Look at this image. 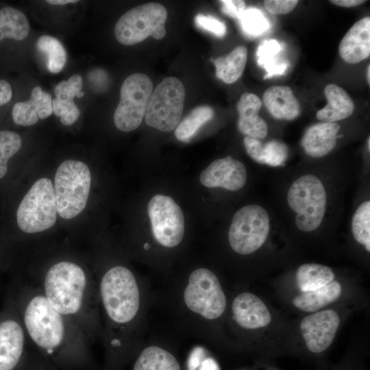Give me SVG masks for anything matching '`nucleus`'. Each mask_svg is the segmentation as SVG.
<instances>
[{"label":"nucleus","mask_w":370,"mask_h":370,"mask_svg":"<svg viewBox=\"0 0 370 370\" xmlns=\"http://www.w3.org/2000/svg\"><path fill=\"white\" fill-rule=\"evenodd\" d=\"M27 283L59 312L76 323L89 342L101 334L97 286L79 260L57 258L29 271Z\"/></svg>","instance_id":"obj_1"},{"label":"nucleus","mask_w":370,"mask_h":370,"mask_svg":"<svg viewBox=\"0 0 370 370\" xmlns=\"http://www.w3.org/2000/svg\"><path fill=\"white\" fill-rule=\"evenodd\" d=\"M28 341L62 365H82L90 343L80 328L56 310L34 286L21 283L16 306Z\"/></svg>","instance_id":"obj_2"},{"label":"nucleus","mask_w":370,"mask_h":370,"mask_svg":"<svg viewBox=\"0 0 370 370\" xmlns=\"http://www.w3.org/2000/svg\"><path fill=\"white\" fill-rule=\"evenodd\" d=\"M95 279L99 308L105 318L103 336L110 368L118 366L132 347V326L140 307V292L132 271L123 265H114Z\"/></svg>","instance_id":"obj_3"},{"label":"nucleus","mask_w":370,"mask_h":370,"mask_svg":"<svg viewBox=\"0 0 370 370\" xmlns=\"http://www.w3.org/2000/svg\"><path fill=\"white\" fill-rule=\"evenodd\" d=\"M90 186V171L86 163L63 161L56 170L53 184L59 216L71 219L79 214L86 206Z\"/></svg>","instance_id":"obj_4"},{"label":"nucleus","mask_w":370,"mask_h":370,"mask_svg":"<svg viewBox=\"0 0 370 370\" xmlns=\"http://www.w3.org/2000/svg\"><path fill=\"white\" fill-rule=\"evenodd\" d=\"M57 213L53 184L50 179L42 177L22 199L16 211L17 225L24 233H40L55 225Z\"/></svg>","instance_id":"obj_5"},{"label":"nucleus","mask_w":370,"mask_h":370,"mask_svg":"<svg viewBox=\"0 0 370 370\" xmlns=\"http://www.w3.org/2000/svg\"><path fill=\"white\" fill-rule=\"evenodd\" d=\"M287 201L297 213L295 225L299 230L312 232L320 226L327 197L323 184L317 177L308 174L297 179L288 190Z\"/></svg>","instance_id":"obj_6"},{"label":"nucleus","mask_w":370,"mask_h":370,"mask_svg":"<svg viewBox=\"0 0 370 370\" xmlns=\"http://www.w3.org/2000/svg\"><path fill=\"white\" fill-rule=\"evenodd\" d=\"M167 11L158 3H147L130 9L117 21L114 35L126 46L134 45L149 36L162 39L166 35Z\"/></svg>","instance_id":"obj_7"},{"label":"nucleus","mask_w":370,"mask_h":370,"mask_svg":"<svg viewBox=\"0 0 370 370\" xmlns=\"http://www.w3.org/2000/svg\"><path fill=\"white\" fill-rule=\"evenodd\" d=\"M184 99L182 82L174 77L164 78L151 94L144 116L146 124L164 132L175 130L183 112Z\"/></svg>","instance_id":"obj_8"},{"label":"nucleus","mask_w":370,"mask_h":370,"mask_svg":"<svg viewBox=\"0 0 370 370\" xmlns=\"http://www.w3.org/2000/svg\"><path fill=\"white\" fill-rule=\"evenodd\" d=\"M187 308L206 319L220 317L226 307V298L216 275L206 268L194 270L184 292Z\"/></svg>","instance_id":"obj_9"},{"label":"nucleus","mask_w":370,"mask_h":370,"mask_svg":"<svg viewBox=\"0 0 370 370\" xmlns=\"http://www.w3.org/2000/svg\"><path fill=\"white\" fill-rule=\"evenodd\" d=\"M270 230L269 217L259 205H248L234 214L228 232L231 248L241 255L250 254L265 242Z\"/></svg>","instance_id":"obj_10"},{"label":"nucleus","mask_w":370,"mask_h":370,"mask_svg":"<svg viewBox=\"0 0 370 370\" xmlns=\"http://www.w3.org/2000/svg\"><path fill=\"white\" fill-rule=\"evenodd\" d=\"M152 92V82L144 73H133L123 81L120 101L113 116L114 123L118 130L129 132L138 127Z\"/></svg>","instance_id":"obj_11"},{"label":"nucleus","mask_w":370,"mask_h":370,"mask_svg":"<svg viewBox=\"0 0 370 370\" xmlns=\"http://www.w3.org/2000/svg\"><path fill=\"white\" fill-rule=\"evenodd\" d=\"M147 212L153 235L159 244L171 248L181 243L184 234V217L173 198L154 195L148 204Z\"/></svg>","instance_id":"obj_12"},{"label":"nucleus","mask_w":370,"mask_h":370,"mask_svg":"<svg viewBox=\"0 0 370 370\" xmlns=\"http://www.w3.org/2000/svg\"><path fill=\"white\" fill-rule=\"evenodd\" d=\"M27 341L16 308L0 320V370H16L19 367Z\"/></svg>","instance_id":"obj_13"},{"label":"nucleus","mask_w":370,"mask_h":370,"mask_svg":"<svg viewBox=\"0 0 370 370\" xmlns=\"http://www.w3.org/2000/svg\"><path fill=\"white\" fill-rule=\"evenodd\" d=\"M340 324L339 316L333 310L314 312L304 318L300 330L307 349L318 354L333 342Z\"/></svg>","instance_id":"obj_14"},{"label":"nucleus","mask_w":370,"mask_h":370,"mask_svg":"<svg viewBox=\"0 0 370 370\" xmlns=\"http://www.w3.org/2000/svg\"><path fill=\"white\" fill-rule=\"evenodd\" d=\"M199 181L207 188L221 187L236 191L246 184L247 171L241 161L229 156L211 162L201 171Z\"/></svg>","instance_id":"obj_15"},{"label":"nucleus","mask_w":370,"mask_h":370,"mask_svg":"<svg viewBox=\"0 0 370 370\" xmlns=\"http://www.w3.org/2000/svg\"><path fill=\"white\" fill-rule=\"evenodd\" d=\"M233 317L241 327L253 330L269 324L271 315L263 301L250 293L237 295L232 304Z\"/></svg>","instance_id":"obj_16"},{"label":"nucleus","mask_w":370,"mask_h":370,"mask_svg":"<svg viewBox=\"0 0 370 370\" xmlns=\"http://www.w3.org/2000/svg\"><path fill=\"white\" fill-rule=\"evenodd\" d=\"M338 52L349 64H356L369 57V16L360 19L351 27L340 42Z\"/></svg>","instance_id":"obj_17"},{"label":"nucleus","mask_w":370,"mask_h":370,"mask_svg":"<svg viewBox=\"0 0 370 370\" xmlns=\"http://www.w3.org/2000/svg\"><path fill=\"white\" fill-rule=\"evenodd\" d=\"M262 105V101L255 94L245 92L241 95L237 110L239 114L238 127L242 134L258 139L267 136V124L258 115Z\"/></svg>","instance_id":"obj_18"},{"label":"nucleus","mask_w":370,"mask_h":370,"mask_svg":"<svg viewBox=\"0 0 370 370\" xmlns=\"http://www.w3.org/2000/svg\"><path fill=\"white\" fill-rule=\"evenodd\" d=\"M339 130L336 123L321 122L310 126L301 139L305 152L313 158L325 156L334 148Z\"/></svg>","instance_id":"obj_19"},{"label":"nucleus","mask_w":370,"mask_h":370,"mask_svg":"<svg viewBox=\"0 0 370 370\" xmlns=\"http://www.w3.org/2000/svg\"><path fill=\"white\" fill-rule=\"evenodd\" d=\"M262 101L270 114L277 119L291 121L301 112L299 101L287 86L269 87L264 91Z\"/></svg>","instance_id":"obj_20"},{"label":"nucleus","mask_w":370,"mask_h":370,"mask_svg":"<svg viewBox=\"0 0 370 370\" xmlns=\"http://www.w3.org/2000/svg\"><path fill=\"white\" fill-rule=\"evenodd\" d=\"M328 103L317 111L316 117L325 123H336L350 116L355 105L347 92L334 84H328L324 88Z\"/></svg>","instance_id":"obj_21"},{"label":"nucleus","mask_w":370,"mask_h":370,"mask_svg":"<svg viewBox=\"0 0 370 370\" xmlns=\"http://www.w3.org/2000/svg\"><path fill=\"white\" fill-rule=\"evenodd\" d=\"M132 370H182L176 356L157 345L144 348L134 361Z\"/></svg>","instance_id":"obj_22"},{"label":"nucleus","mask_w":370,"mask_h":370,"mask_svg":"<svg viewBox=\"0 0 370 370\" xmlns=\"http://www.w3.org/2000/svg\"><path fill=\"white\" fill-rule=\"evenodd\" d=\"M342 293L341 284L333 280L330 284L314 291L304 292L295 296L293 305L305 312H316L321 308L334 302Z\"/></svg>","instance_id":"obj_23"},{"label":"nucleus","mask_w":370,"mask_h":370,"mask_svg":"<svg viewBox=\"0 0 370 370\" xmlns=\"http://www.w3.org/2000/svg\"><path fill=\"white\" fill-rule=\"evenodd\" d=\"M247 59V48L238 46L227 55L212 60L215 66L217 77L227 84L235 82L241 77Z\"/></svg>","instance_id":"obj_24"},{"label":"nucleus","mask_w":370,"mask_h":370,"mask_svg":"<svg viewBox=\"0 0 370 370\" xmlns=\"http://www.w3.org/2000/svg\"><path fill=\"white\" fill-rule=\"evenodd\" d=\"M282 51V46L274 39L265 40L259 45L256 51L257 62L267 72L264 79L282 75L287 70L288 62L280 57Z\"/></svg>","instance_id":"obj_25"},{"label":"nucleus","mask_w":370,"mask_h":370,"mask_svg":"<svg viewBox=\"0 0 370 370\" xmlns=\"http://www.w3.org/2000/svg\"><path fill=\"white\" fill-rule=\"evenodd\" d=\"M334 278L331 268L315 263L301 265L295 275L297 286L302 293L319 289L332 282Z\"/></svg>","instance_id":"obj_26"},{"label":"nucleus","mask_w":370,"mask_h":370,"mask_svg":"<svg viewBox=\"0 0 370 370\" xmlns=\"http://www.w3.org/2000/svg\"><path fill=\"white\" fill-rule=\"evenodd\" d=\"M29 30V21L23 12L12 7L0 9V42L5 38L24 40Z\"/></svg>","instance_id":"obj_27"},{"label":"nucleus","mask_w":370,"mask_h":370,"mask_svg":"<svg viewBox=\"0 0 370 370\" xmlns=\"http://www.w3.org/2000/svg\"><path fill=\"white\" fill-rule=\"evenodd\" d=\"M36 49L45 56L48 71L58 73L64 69L67 53L61 42L49 35L40 36L36 40Z\"/></svg>","instance_id":"obj_28"},{"label":"nucleus","mask_w":370,"mask_h":370,"mask_svg":"<svg viewBox=\"0 0 370 370\" xmlns=\"http://www.w3.org/2000/svg\"><path fill=\"white\" fill-rule=\"evenodd\" d=\"M213 116L214 110L208 106L195 108L175 129L176 138L182 142H188Z\"/></svg>","instance_id":"obj_29"},{"label":"nucleus","mask_w":370,"mask_h":370,"mask_svg":"<svg viewBox=\"0 0 370 370\" xmlns=\"http://www.w3.org/2000/svg\"><path fill=\"white\" fill-rule=\"evenodd\" d=\"M238 20L243 32L249 37L260 36L270 28L269 22L265 15L256 8H245Z\"/></svg>","instance_id":"obj_30"},{"label":"nucleus","mask_w":370,"mask_h":370,"mask_svg":"<svg viewBox=\"0 0 370 370\" xmlns=\"http://www.w3.org/2000/svg\"><path fill=\"white\" fill-rule=\"evenodd\" d=\"M352 231L355 240L370 251V201L360 204L352 221Z\"/></svg>","instance_id":"obj_31"},{"label":"nucleus","mask_w":370,"mask_h":370,"mask_svg":"<svg viewBox=\"0 0 370 370\" xmlns=\"http://www.w3.org/2000/svg\"><path fill=\"white\" fill-rule=\"evenodd\" d=\"M22 140L20 135L9 130L0 131V179L8 171V162L21 149Z\"/></svg>","instance_id":"obj_32"},{"label":"nucleus","mask_w":370,"mask_h":370,"mask_svg":"<svg viewBox=\"0 0 370 370\" xmlns=\"http://www.w3.org/2000/svg\"><path fill=\"white\" fill-rule=\"evenodd\" d=\"M83 79L80 75L74 74L68 79L60 82L54 88L56 99L67 101H74L75 97L80 98L84 95L82 91Z\"/></svg>","instance_id":"obj_33"},{"label":"nucleus","mask_w":370,"mask_h":370,"mask_svg":"<svg viewBox=\"0 0 370 370\" xmlns=\"http://www.w3.org/2000/svg\"><path fill=\"white\" fill-rule=\"evenodd\" d=\"M13 121L18 125L31 126L38 120V108L30 98L26 101L16 103L12 110Z\"/></svg>","instance_id":"obj_34"},{"label":"nucleus","mask_w":370,"mask_h":370,"mask_svg":"<svg viewBox=\"0 0 370 370\" xmlns=\"http://www.w3.org/2000/svg\"><path fill=\"white\" fill-rule=\"evenodd\" d=\"M288 155V149L282 142L273 140L264 145V164L279 166L284 164Z\"/></svg>","instance_id":"obj_35"},{"label":"nucleus","mask_w":370,"mask_h":370,"mask_svg":"<svg viewBox=\"0 0 370 370\" xmlns=\"http://www.w3.org/2000/svg\"><path fill=\"white\" fill-rule=\"evenodd\" d=\"M53 113L60 117L64 125H71L78 119L80 110L74 101L54 98L52 99Z\"/></svg>","instance_id":"obj_36"},{"label":"nucleus","mask_w":370,"mask_h":370,"mask_svg":"<svg viewBox=\"0 0 370 370\" xmlns=\"http://www.w3.org/2000/svg\"><path fill=\"white\" fill-rule=\"evenodd\" d=\"M36 104L40 119L49 117L52 113V97L49 93L44 91L40 86H35L30 94V97Z\"/></svg>","instance_id":"obj_37"},{"label":"nucleus","mask_w":370,"mask_h":370,"mask_svg":"<svg viewBox=\"0 0 370 370\" xmlns=\"http://www.w3.org/2000/svg\"><path fill=\"white\" fill-rule=\"evenodd\" d=\"M196 25L216 36L223 37L226 33L225 23L210 15L197 14L195 18Z\"/></svg>","instance_id":"obj_38"},{"label":"nucleus","mask_w":370,"mask_h":370,"mask_svg":"<svg viewBox=\"0 0 370 370\" xmlns=\"http://www.w3.org/2000/svg\"><path fill=\"white\" fill-rule=\"evenodd\" d=\"M297 0H265L264 6L273 14H286L291 12L297 5Z\"/></svg>","instance_id":"obj_39"},{"label":"nucleus","mask_w":370,"mask_h":370,"mask_svg":"<svg viewBox=\"0 0 370 370\" xmlns=\"http://www.w3.org/2000/svg\"><path fill=\"white\" fill-rule=\"evenodd\" d=\"M243 144L247 154L256 162L264 164V145L258 138L246 136Z\"/></svg>","instance_id":"obj_40"},{"label":"nucleus","mask_w":370,"mask_h":370,"mask_svg":"<svg viewBox=\"0 0 370 370\" xmlns=\"http://www.w3.org/2000/svg\"><path fill=\"white\" fill-rule=\"evenodd\" d=\"M188 370H220L217 361L212 358L201 360L199 354L194 353L188 362Z\"/></svg>","instance_id":"obj_41"},{"label":"nucleus","mask_w":370,"mask_h":370,"mask_svg":"<svg viewBox=\"0 0 370 370\" xmlns=\"http://www.w3.org/2000/svg\"><path fill=\"white\" fill-rule=\"evenodd\" d=\"M221 4L222 12L233 18L238 19L245 10V3L241 0H223L219 1Z\"/></svg>","instance_id":"obj_42"},{"label":"nucleus","mask_w":370,"mask_h":370,"mask_svg":"<svg viewBox=\"0 0 370 370\" xmlns=\"http://www.w3.org/2000/svg\"><path fill=\"white\" fill-rule=\"evenodd\" d=\"M12 89L4 79H0V106L8 103L12 99Z\"/></svg>","instance_id":"obj_43"},{"label":"nucleus","mask_w":370,"mask_h":370,"mask_svg":"<svg viewBox=\"0 0 370 370\" xmlns=\"http://www.w3.org/2000/svg\"><path fill=\"white\" fill-rule=\"evenodd\" d=\"M330 3L341 7L351 8L358 6L366 2L362 0H332Z\"/></svg>","instance_id":"obj_44"},{"label":"nucleus","mask_w":370,"mask_h":370,"mask_svg":"<svg viewBox=\"0 0 370 370\" xmlns=\"http://www.w3.org/2000/svg\"><path fill=\"white\" fill-rule=\"evenodd\" d=\"M46 2L54 5H63L69 3H75L79 2L77 0H47Z\"/></svg>","instance_id":"obj_45"},{"label":"nucleus","mask_w":370,"mask_h":370,"mask_svg":"<svg viewBox=\"0 0 370 370\" xmlns=\"http://www.w3.org/2000/svg\"><path fill=\"white\" fill-rule=\"evenodd\" d=\"M367 79L368 82V84H370V64H368L367 68Z\"/></svg>","instance_id":"obj_46"},{"label":"nucleus","mask_w":370,"mask_h":370,"mask_svg":"<svg viewBox=\"0 0 370 370\" xmlns=\"http://www.w3.org/2000/svg\"><path fill=\"white\" fill-rule=\"evenodd\" d=\"M367 142H368V149L369 150L370 149V138H369V136L368 137Z\"/></svg>","instance_id":"obj_47"},{"label":"nucleus","mask_w":370,"mask_h":370,"mask_svg":"<svg viewBox=\"0 0 370 370\" xmlns=\"http://www.w3.org/2000/svg\"><path fill=\"white\" fill-rule=\"evenodd\" d=\"M241 370H247V369H241Z\"/></svg>","instance_id":"obj_48"},{"label":"nucleus","mask_w":370,"mask_h":370,"mask_svg":"<svg viewBox=\"0 0 370 370\" xmlns=\"http://www.w3.org/2000/svg\"><path fill=\"white\" fill-rule=\"evenodd\" d=\"M34 370H36V369H34Z\"/></svg>","instance_id":"obj_49"}]
</instances>
